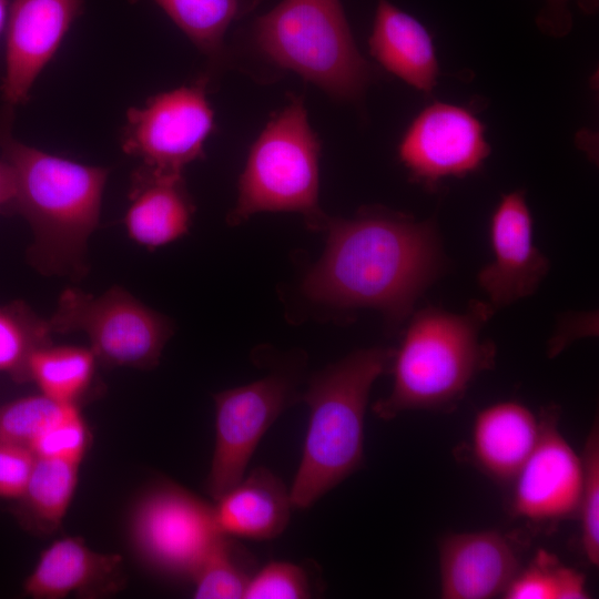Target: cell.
<instances>
[{"label": "cell", "mask_w": 599, "mask_h": 599, "mask_svg": "<svg viewBox=\"0 0 599 599\" xmlns=\"http://www.w3.org/2000/svg\"><path fill=\"white\" fill-rule=\"evenodd\" d=\"M323 232L325 250L304 275L300 295L333 317L372 308L395 328L443 271L434 221L367 206L351 219L328 216Z\"/></svg>", "instance_id": "1"}, {"label": "cell", "mask_w": 599, "mask_h": 599, "mask_svg": "<svg viewBox=\"0 0 599 599\" xmlns=\"http://www.w3.org/2000/svg\"><path fill=\"white\" fill-rule=\"evenodd\" d=\"M12 113L8 104L0 113V150L16 179V193L4 212L29 223L32 266L42 274L81 278L88 272V241L99 225L109 170L18 141L11 133Z\"/></svg>", "instance_id": "2"}, {"label": "cell", "mask_w": 599, "mask_h": 599, "mask_svg": "<svg viewBox=\"0 0 599 599\" xmlns=\"http://www.w3.org/2000/svg\"><path fill=\"white\" fill-rule=\"evenodd\" d=\"M488 303L471 301L464 313L425 307L413 313L394 352L390 394L374 413L392 419L405 410H446L464 397L470 382L495 362V346L480 337L494 314Z\"/></svg>", "instance_id": "3"}, {"label": "cell", "mask_w": 599, "mask_h": 599, "mask_svg": "<svg viewBox=\"0 0 599 599\" xmlns=\"http://www.w3.org/2000/svg\"><path fill=\"white\" fill-rule=\"evenodd\" d=\"M394 352L379 346L358 349L309 378L300 396L309 408V423L290 491L294 507H311L362 467L369 392L390 368Z\"/></svg>", "instance_id": "4"}, {"label": "cell", "mask_w": 599, "mask_h": 599, "mask_svg": "<svg viewBox=\"0 0 599 599\" xmlns=\"http://www.w3.org/2000/svg\"><path fill=\"white\" fill-rule=\"evenodd\" d=\"M257 51L334 99L356 101L373 79L361 54L341 0H282L255 19Z\"/></svg>", "instance_id": "5"}, {"label": "cell", "mask_w": 599, "mask_h": 599, "mask_svg": "<svg viewBox=\"0 0 599 599\" xmlns=\"http://www.w3.org/2000/svg\"><path fill=\"white\" fill-rule=\"evenodd\" d=\"M319 155L304 101L292 95L251 145L227 223L240 225L261 212H293L307 229L323 232L328 215L318 200Z\"/></svg>", "instance_id": "6"}, {"label": "cell", "mask_w": 599, "mask_h": 599, "mask_svg": "<svg viewBox=\"0 0 599 599\" xmlns=\"http://www.w3.org/2000/svg\"><path fill=\"white\" fill-rule=\"evenodd\" d=\"M48 321L53 333H84L106 367L154 368L174 332L170 318L120 286L99 296L67 287Z\"/></svg>", "instance_id": "7"}, {"label": "cell", "mask_w": 599, "mask_h": 599, "mask_svg": "<svg viewBox=\"0 0 599 599\" xmlns=\"http://www.w3.org/2000/svg\"><path fill=\"white\" fill-rule=\"evenodd\" d=\"M221 536L213 506L170 481L148 489L129 520L130 544L139 559L171 577L191 578Z\"/></svg>", "instance_id": "8"}, {"label": "cell", "mask_w": 599, "mask_h": 599, "mask_svg": "<svg viewBox=\"0 0 599 599\" xmlns=\"http://www.w3.org/2000/svg\"><path fill=\"white\" fill-rule=\"evenodd\" d=\"M207 79L152 95L126 112L121 133L123 151L162 173L183 174L204 158V143L214 129L206 98Z\"/></svg>", "instance_id": "9"}, {"label": "cell", "mask_w": 599, "mask_h": 599, "mask_svg": "<svg viewBox=\"0 0 599 599\" xmlns=\"http://www.w3.org/2000/svg\"><path fill=\"white\" fill-rule=\"evenodd\" d=\"M298 375L297 368L283 367L214 395L216 436L206 490L215 500L243 478L265 432L300 399Z\"/></svg>", "instance_id": "10"}, {"label": "cell", "mask_w": 599, "mask_h": 599, "mask_svg": "<svg viewBox=\"0 0 599 599\" xmlns=\"http://www.w3.org/2000/svg\"><path fill=\"white\" fill-rule=\"evenodd\" d=\"M489 153L483 123L469 110L444 102L423 109L398 144L399 161L425 186L477 171Z\"/></svg>", "instance_id": "11"}, {"label": "cell", "mask_w": 599, "mask_h": 599, "mask_svg": "<svg viewBox=\"0 0 599 599\" xmlns=\"http://www.w3.org/2000/svg\"><path fill=\"white\" fill-rule=\"evenodd\" d=\"M583 467L549 409L534 450L514 478L512 514L531 521L569 518L579 509Z\"/></svg>", "instance_id": "12"}, {"label": "cell", "mask_w": 599, "mask_h": 599, "mask_svg": "<svg viewBox=\"0 0 599 599\" xmlns=\"http://www.w3.org/2000/svg\"><path fill=\"white\" fill-rule=\"evenodd\" d=\"M84 0H13L6 28V104L26 103L34 81L55 54Z\"/></svg>", "instance_id": "13"}, {"label": "cell", "mask_w": 599, "mask_h": 599, "mask_svg": "<svg viewBox=\"0 0 599 599\" xmlns=\"http://www.w3.org/2000/svg\"><path fill=\"white\" fill-rule=\"evenodd\" d=\"M490 242L494 261L480 270L478 284L495 311L531 295L550 267L534 244L524 191L502 195L491 216Z\"/></svg>", "instance_id": "14"}, {"label": "cell", "mask_w": 599, "mask_h": 599, "mask_svg": "<svg viewBox=\"0 0 599 599\" xmlns=\"http://www.w3.org/2000/svg\"><path fill=\"white\" fill-rule=\"evenodd\" d=\"M515 545L496 530L454 534L439 545L440 596L490 599L502 595L518 572Z\"/></svg>", "instance_id": "15"}, {"label": "cell", "mask_w": 599, "mask_h": 599, "mask_svg": "<svg viewBox=\"0 0 599 599\" xmlns=\"http://www.w3.org/2000/svg\"><path fill=\"white\" fill-rule=\"evenodd\" d=\"M123 586L120 555L99 552L79 537H65L41 552L23 582V593L34 599H61L71 593L100 598L119 592Z\"/></svg>", "instance_id": "16"}, {"label": "cell", "mask_w": 599, "mask_h": 599, "mask_svg": "<svg viewBox=\"0 0 599 599\" xmlns=\"http://www.w3.org/2000/svg\"><path fill=\"white\" fill-rule=\"evenodd\" d=\"M124 226L136 244L155 250L183 237L195 213L183 174L158 172L140 164L130 176Z\"/></svg>", "instance_id": "17"}, {"label": "cell", "mask_w": 599, "mask_h": 599, "mask_svg": "<svg viewBox=\"0 0 599 599\" xmlns=\"http://www.w3.org/2000/svg\"><path fill=\"white\" fill-rule=\"evenodd\" d=\"M369 53L389 73L429 93L437 84L439 65L427 28L389 0H377Z\"/></svg>", "instance_id": "18"}, {"label": "cell", "mask_w": 599, "mask_h": 599, "mask_svg": "<svg viewBox=\"0 0 599 599\" xmlns=\"http://www.w3.org/2000/svg\"><path fill=\"white\" fill-rule=\"evenodd\" d=\"M540 435V422L525 405L500 402L481 409L471 430L473 456L488 476L514 480Z\"/></svg>", "instance_id": "19"}, {"label": "cell", "mask_w": 599, "mask_h": 599, "mask_svg": "<svg viewBox=\"0 0 599 599\" xmlns=\"http://www.w3.org/2000/svg\"><path fill=\"white\" fill-rule=\"evenodd\" d=\"M292 506L283 481L261 467L217 498L213 510L222 535L265 540L285 529Z\"/></svg>", "instance_id": "20"}, {"label": "cell", "mask_w": 599, "mask_h": 599, "mask_svg": "<svg viewBox=\"0 0 599 599\" xmlns=\"http://www.w3.org/2000/svg\"><path fill=\"white\" fill-rule=\"evenodd\" d=\"M80 464L37 457L27 488L17 500L16 516L32 532L58 530L77 489Z\"/></svg>", "instance_id": "21"}, {"label": "cell", "mask_w": 599, "mask_h": 599, "mask_svg": "<svg viewBox=\"0 0 599 599\" xmlns=\"http://www.w3.org/2000/svg\"><path fill=\"white\" fill-rule=\"evenodd\" d=\"M98 364L90 347L50 343L32 354L29 382L54 402L79 405L93 386Z\"/></svg>", "instance_id": "22"}, {"label": "cell", "mask_w": 599, "mask_h": 599, "mask_svg": "<svg viewBox=\"0 0 599 599\" xmlns=\"http://www.w3.org/2000/svg\"><path fill=\"white\" fill-rule=\"evenodd\" d=\"M190 41L213 62L221 60L230 26L261 0H153Z\"/></svg>", "instance_id": "23"}, {"label": "cell", "mask_w": 599, "mask_h": 599, "mask_svg": "<svg viewBox=\"0 0 599 599\" xmlns=\"http://www.w3.org/2000/svg\"><path fill=\"white\" fill-rule=\"evenodd\" d=\"M49 321L40 317L23 301L0 305V373L14 382H29L32 354L52 343Z\"/></svg>", "instance_id": "24"}, {"label": "cell", "mask_w": 599, "mask_h": 599, "mask_svg": "<svg viewBox=\"0 0 599 599\" xmlns=\"http://www.w3.org/2000/svg\"><path fill=\"white\" fill-rule=\"evenodd\" d=\"M507 599H586L585 576L564 566L552 554L539 549L529 565L515 575L505 592Z\"/></svg>", "instance_id": "25"}, {"label": "cell", "mask_w": 599, "mask_h": 599, "mask_svg": "<svg viewBox=\"0 0 599 599\" xmlns=\"http://www.w3.org/2000/svg\"><path fill=\"white\" fill-rule=\"evenodd\" d=\"M245 554L222 535L202 559L191 579L196 599L243 598L251 578Z\"/></svg>", "instance_id": "26"}, {"label": "cell", "mask_w": 599, "mask_h": 599, "mask_svg": "<svg viewBox=\"0 0 599 599\" xmlns=\"http://www.w3.org/2000/svg\"><path fill=\"white\" fill-rule=\"evenodd\" d=\"M70 404L42 394L21 397L0 406V444L30 448L33 439Z\"/></svg>", "instance_id": "27"}, {"label": "cell", "mask_w": 599, "mask_h": 599, "mask_svg": "<svg viewBox=\"0 0 599 599\" xmlns=\"http://www.w3.org/2000/svg\"><path fill=\"white\" fill-rule=\"evenodd\" d=\"M91 441L79 405H68L31 443L40 458H57L81 464Z\"/></svg>", "instance_id": "28"}, {"label": "cell", "mask_w": 599, "mask_h": 599, "mask_svg": "<svg viewBox=\"0 0 599 599\" xmlns=\"http://www.w3.org/2000/svg\"><path fill=\"white\" fill-rule=\"evenodd\" d=\"M582 489L578 512L581 520V546L587 560L599 565V427L592 425L581 456Z\"/></svg>", "instance_id": "29"}, {"label": "cell", "mask_w": 599, "mask_h": 599, "mask_svg": "<svg viewBox=\"0 0 599 599\" xmlns=\"http://www.w3.org/2000/svg\"><path fill=\"white\" fill-rule=\"evenodd\" d=\"M309 597L308 577L303 568L286 561H272L251 576L243 598L301 599Z\"/></svg>", "instance_id": "30"}, {"label": "cell", "mask_w": 599, "mask_h": 599, "mask_svg": "<svg viewBox=\"0 0 599 599\" xmlns=\"http://www.w3.org/2000/svg\"><path fill=\"white\" fill-rule=\"evenodd\" d=\"M35 460L34 453L24 445L0 444V498H21Z\"/></svg>", "instance_id": "31"}, {"label": "cell", "mask_w": 599, "mask_h": 599, "mask_svg": "<svg viewBox=\"0 0 599 599\" xmlns=\"http://www.w3.org/2000/svg\"><path fill=\"white\" fill-rule=\"evenodd\" d=\"M572 0H545V6L541 9L537 22L539 27L555 35H562L569 32L572 18L569 10V3ZM579 6L585 11L593 10L595 0H577Z\"/></svg>", "instance_id": "32"}, {"label": "cell", "mask_w": 599, "mask_h": 599, "mask_svg": "<svg viewBox=\"0 0 599 599\" xmlns=\"http://www.w3.org/2000/svg\"><path fill=\"white\" fill-rule=\"evenodd\" d=\"M16 193V179L11 166L0 160V211L4 212Z\"/></svg>", "instance_id": "33"}, {"label": "cell", "mask_w": 599, "mask_h": 599, "mask_svg": "<svg viewBox=\"0 0 599 599\" xmlns=\"http://www.w3.org/2000/svg\"><path fill=\"white\" fill-rule=\"evenodd\" d=\"M10 6L8 0H0V37L6 32Z\"/></svg>", "instance_id": "34"}]
</instances>
